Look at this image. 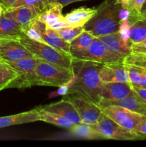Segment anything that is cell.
I'll return each mask as SVG.
<instances>
[{"mask_svg": "<svg viewBox=\"0 0 146 147\" xmlns=\"http://www.w3.org/2000/svg\"><path fill=\"white\" fill-rule=\"evenodd\" d=\"M40 60L37 57H32L15 62L4 61L18 73L17 78L10 83L8 88H23L34 86H40V80L35 71L36 66Z\"/></svg>", "mask_w": 146, "mask_h": 147, "instance_id": "obj_6", "label": "cell"}, {"mask_svg": "<svg viewBox=\"0 0 146 147\" xmlns=\"http://www.w3.org/2000/svg\"><path fill=\"white\" fill-rule=\"evenodd\" d=\"M0 5H1V4H0Z\"/></svg>", "mask_w": 146, "mask_h": 147, "instance_id": "obj_41", "label": "cell"}, {"mask_svg": "<svg viewBox=\"0 0 146 147\" xmlns=\"http://www.w3.org/2000/svg\"><path fill=\"white\" fill-rule=\"evenodd\" d=\"M140 88H146V66L145 67V70L144 73H143V79H142V81L140 83Z\"/></svg>", "mask_w": 146, "mask_h": 147, "instance_id": "obj_36", "label": "cell"}, {"mask_svg": "<svg viewBox=\"0 0 146 147\" xmlns=\"http://www.w3.org/2000/svg\"><path fill=\"white\" fill-rule=\"evenodd\" d=\"M18 76V73L3 62L0 64V91L8 88L10 83Z\"/></svg>", "mask_w": 146, "mask_h": 147, "instance_id": "obj_26", "label": "cell"}, {"mask_svg": "<svg viewBox=\"0 0 146 147\" xmlns=\"http://www.w3.org/2000/svg\"><path fill=\"white\" fill-rule=\"evenodd\" d=\"M37 109L40 115V120L42 121L68 129H72L75 125L60 115L47 111L42 108H37Z\"/></svg>", "mask_w": 146, "mask_h": 147, "instance_id": "obj_23", "label": "cell"}, {"mask_svg": "<svg viewBox=\"0 0 146 147\" xmlns=\"http://www.w3.org/2000/svg\"><path fill=\"white\" fill-rule=\"evenodd\" d=\"M38 121L41 120H40V113L37 108L35 109H32V110L18 113V114L0 117V129L14 126V125Z\"/></svg>", "mask_w": 146, "mask_h": 147, "instance_id": "obj_20", "label": "cell"}, {"mask_svg": "<svg viewBox=\"0 0 146 147\" xmlns=\"http://www.w3.org/2000/svg\"><path fill=\"white\" fill-rule=\"evenodd\" d=\"M96 9V14L84 25V30L95 37L119 32L130 17L121 0H105Z\"/></svg>", "mask_w": 146, "mask_h": 147, "instance_id": "obj_2", "label": "cell"}, {"mask_svg": "<svg viewBox=\"0 0 146 147\" xmlns=\"http://www.w3.org/2000/svg\"><path fill=\"white\" fill-rule=\"evenodd\" d=\"M131 52L146 55V39L140 42L132 45Z\"/></svg>", "mask_w": 146, "mask_h": 147, "instance_id": "obj_30", "label": "cell"}, {"mask_svg": "<svg viewBox=\"0 0 146 147\" xmlns=\"http://www.w3.org/2000/svg\"><path fill=\"white\" fill-rule=\"evenodd\" d=\"M24 34L22 27L12 19L4 14L0 17V40H19Z\"/></svg>", "mask_w": 146, "mask_h": 147, "instance_id": "obj_21", "label": "cell"}, {"mask_svg": "<svg viewBox=\"0 0 146 147\" xmlns=\"http://www.w3.org/2000/svg\"><path fill=\"white\" fill-rule=\"evenodd\" d=\"M97 12V9L80 7L64 16V27H84Z\"/></svg>", "mask_w": 146, "mask_h": 147, "instance_id": "obj_19", "label": "cell"}, {"mask_svg": "<svg viewBox=\"0 0 146 147\" xmlns=\"http://www.w3.org/2000/svg\"><path fill=\"white\" fill-rule=\"evenodd\" d=\"M140 14H146V0L145 1L144 4H143V7H142L141 9V13Z\"/></svg>", "mask_w": 146, "mask_h": 147, "instance_id": "obj_37", "label": "cell"}, {"mask_svg": "<svg viewBox=\"0 0 146 147\" xmlns=\"http://www.w3.org/2000/svg\"><path fill=\"white\" fill-rule=\"evenodd\" d=\"M136 131L146 135V118L140 122V123L138 125L137 129H136Z\"/></svg>", "mask_w": 146, "mask_h": 147, "instance_id": "obj_33", "label": "cell"}, {"mask_svg": "<svg viewBox=\"0 0 146 147\" xmlns=\"http://www.w3.org/2000/svg\"><path fill=\"white\" fill-rule=\"evenodd\" d=\"M21 44L39 60L57 65L72 70L73 58L70 54L62 52L45 42L30 38L25 34L19 39Z\"/></svg>", "mask_w": 146, "mask_h": 147, "instance_id": "obj_3", "label": "cell"}, {"mask_svg": "<svg viewBox=\"0 0 146 147\" xmlns=\"http://www.w3.org/2000/svg\"><path fill=\"white\" fill-rule=\"evenodd\" d=\"M73 58L92 61L101 64L123 61L124 57L110 51L97 37L93 40L90 45L86 50L78 53H71Z\"/></svg>", "mask_w": 146, "mask_h": 147, "instance_id": "obj_8", "label": "cell"}, {"mask_svg": "<svg viewBox=\"0 0 146 147\" xmlns=\"http://www.w3.org/2000/svg\"><path fill=\"white\" fill-rule=\"evenodd\" d=\"M125 65L126 68H127L130 84L133 86L139 87L142 81V79H143L145 66H139L131 64Z\"/></svg>", "mask_w": 146, "mask_h": 147, "instance_id": "obj_28", "label": "cell"}, {"mask_svg": "<svg viewBox=\"0 0 146 147\" xmlns=\"http://www.w3.org/2000/svg\"><path fill=\"white\" fill-rule=\"evenodd\" d=\"M91 126L104 139L124 141L143 140L146 139L145 134L125 129L103 113L100 116L98 122Z\"/></svg>", "mask_w": 146, "mask_h": 147, "instance_id": "obj_7", "label": "cell"}, {"mask_svg": "<svg viewBox=\"0 0 146 147\" xmlns=\"http://www.w3.org/2000/svg\"><path fill=\"white\" fill-rule=\"evenodd\" d=\"M100 77L103 83H130L127 68L123 61L103 64L100 71Z\"/></svg>", "mask_w": 146, "mask_h": 147, "instance_id": "obj_13", "label": "cell"}, {"mask_svg": "<svg viewBox=\"0 0 146 147\" xmlns=\"http://www.w3.org/2000/svg\"><path fill=\"white\" fill-rule=\"evenodd\" d=\"M4 8L2 7V6L0 5V17H1L3 14H4Z\"/></svg>", "mask_w": 146, "mask_h": 147, "instance_id": "obj_38", "label": "cell"}, {"mask_svg": "<svg viewBox=\"0 0 146 147\" xmlns=\"http://www.w3.org/2000/svg\"><path fill=\"white\" fill-rule=\"evenodd\" d=\"M97 38L101 40L106 47L115 54L125 57L131 53L132 42L130 39H125L119 32L100 36Z\"/></svg>", "mask_w": 146, "mask_h": 147, "instance_id": "obj_14", "label": "cell"}, {"mask_svg": "<svg viewBox=\"0 0 146 147\" xmlns=\"http://www.w3.org/2000/svg\"><path fill=\"white\" fill-rule=\"evenodd\" d=\"M86 1V0H57L55 1V3H59V4H62L63 7H64V6H67L68 4H72V3L77 2V1Z\"/></svg>", "mask_w": 146, "mask_h": 147, "instance_id": "obj_35", "label": "cell"}, {"mask_svg": "<svg viewBox=\"0 0 146 147\" xmlns=\"http://www.w3.org/2000/svg\"><path fill=\"white\" fill-rule=\"evenodd\" d=\"M70 131L75 136L78 137L83 138L87 139H104L101 134L96 131L91 125L85 124V123H80L76 124L72 129H70Z\"/></svg>", "mask_w": 146, "mask_h": 147, "instance_id": "obj_25", "label": "cell"}, {"mask_svg": "<svg viewBox=\"0 0 146 147\" xmlns=\"http://www.w3.org/2000/svg\"><path fill=\"white\" fill-rule=\"evenodd\" d=\"M145 0H121L123 7L129 11L130 17L127 22L130 24L133 20L140 15L142 7Z\"/></svg>", "mask_w": 146, "mask_h": 147, "instance_id": "obj_27", "label": "cell"}, {"mask_svg": "<svg viewBox=\"0 0 146 147\" xmlns=\"http://www.w3.org/2000/svg\"><path fill=\"white\" fill-rule=\"evenodd\" d=\"M34 55L21 44L19 40H0V59L5 62H15Z\"/></svg>", "mask_w": 146, "mask_h": 147, "instance_id": "obj_11", "label": "cell"}, {"mask_svg": "<svg viewBox=\"0 0 146 147\" xmlns=\"http://www.w3.org/2000/svg\"><path fill=\"white\" fill-rule=\"evenodd\" d=\"M145 65H146V55H145Z\"/></svg>", "mask_w": 146, "mask_h": 147, "instance_id": "obj_39", "label": "cell"}, {"mask_svg": "<svg viewBox=\"0 0 146 147\" xmlns=\"http://www.w3.org/2000/svg\"><path fill=\"white\" fill-rule=\"evenodd\" d=\"M42 12V11L41 9L35 6H23L6 10L4 14L6 17L12 19L17 24H19L25 33L33 20L37 18Z\"/></svg>", "mask_w": 146, "mask_h": 147, "instance_id": "obj_12", "label": "cell"}, {"mask_svg": "<svg viewBox=\"0 0 146 147\" xmlns=\"http://www.w3.org/2000/svg\"><path fill=\"white\" fill-rule=\"evenodd\" d=\"M129 39L136 44L146 39V14H140L130 23Z\"/></svg>", "mask_w": 146, "mask_h": 147, "instance_id": "obj_22", "label": "cell"}, {"mask_svg": "<svg viewBox=\"0 0 146 147\" xmlns=\"http://www.w3.org/2000/svg\"><path fill=\"white\" fill-rule=\"evenodd\" d=\"M83 31H84V27H63L60 30H57L59 36L63 40L69 43L71 42L77 36L80 35Z\"/></svg>", "mask_w": 146, "mask_h": 147, "instance_id": "obj_29", "label": "cell"}, {"mask_svg": "<svg viewBox=\"0 0 146 147\" xmlns=\"http://www.w3.org/2000/svg\"><path fill=\"white\" fill-rule=\"evenodd\" d=\"M63 7L59 3H54L43 11L38 17L45 23L49 28L55 30H60L64 27V16L62 13Z\"/></svg>", "mask_w": 146, "mask_h": 147, "instance_id": "obj_18", "label": "cell"}, {"mask_svg": "<svg viewBox=\"0 0 146 147\" xmlns=\"http://www.w3.org/2000/svg\"><path fill=\"white\" fill-rule=\"evenodd\" d=\"M101 109L102 112L107 117L125 129L133 131H136L140 122L146 118L145 116L116 105H110Z\"/></svg>", "mask_w": 146, "mask_h": 147, "instance_id": "obj_9", "label": "cell"}, {"mask_svg": "<svg viewBox=\"0 0 146 147\" xmlns=\"http://www.w3.org/2000/svg\"><path fill=\"white\" fill-rule=\"evenodd\" d=\"M3 62H4V61H3V60H1V59H0V64H1V63H2Z\"/></svg>", "mask_w": 146, "mask_h": 147, "instance_id": "obj_40", "label": "cell"}, {"mask_svg": "<svg viewBox=\"0 0 146 147\" xmlns=\"http://www.w3.org/2000/svg\"><path fill=\"white\" fill-rule=\"evenodd\" d=\"M17 0H0V4L4 8V11L9 9Z\"/></svg>", "mask_w": 146, "mask_h": 147, "instance_id": "obj_32", "label": "cell"}, {"mask_svg": "<svg viewBox=\"0 0 146 147\" xmlns=\"http://www.w3.org/2000/svg\"><path fill=\"white\" fill-rule=\"evenodd\" d=\"M94 38L95 37L93 36L91 33L86 30L83 31L80 35L77 36L70 43V54L86 50L90 45Z\"/></svg>", "mask_w": 146, "mask_h": 147, "instance_id": "obj_24", "label": "cell"}, {"mask_svg": "<svg viewBox=\"0 0 146 147\" xmlns=\"http://www.w3.org/2000/svg\"><path fill=\"white\" fill-rule=\"evenodd\" d=\"M57 0H42V11H44L47 9V8L50 7L52 4L55 3Z\"/></svg>", "mask_w": 146, "mask_h": 147, "instance_id": "obj_34", "label": "cell"}, {"mask_svg": "<svg viewBox=\"0 0 146 147\" xmlns=\"http://www.w3.org/2000/svg\"><path fill=\"white\" fill-rule=\"evenodd\" d=\"M110 105H116L125 108L128 110L135 113H140L146 116V103L142 100L141 98L133 90V93L127 97L117 100H101L99 104L100 108Z\"/></svg>", "mask_w": 146, "mask_h": 147, "instance_id": "obj_17", "label": "cell"}, {"mask_svg": "<svg viewBox=\"0 0 146 147\" xmlns=\"http://www.w3.org/2000/svg\"><path fill=\"white\" fill-rule=\"evenodd\" d=\"M35 71L40 86L62 88L67 86L74 78L72 70L42 60L37 63Z\"/></svg>", "mask_w": 146, "mask_h": 147, "instance_id": "obj_4", "label": "cell"}, {"mask_svg": "<svg viewBox=\"0 0 146 147\" xmlns=\"http://www.w3.org/2000/svg\"><path fill=\"white\" fill-rule=\"evenodd\" d=\"M24 34L33 40L45 42L60 51L70 54V43L63 40L57 30L47 27L38 17L33 20Z\"/></svg>", "mask_w": 146, "mask_h": 147, "instance_id": "obj_5", "label": "cell"}, {"mask_svg": "<svg viewBox=\"0 0 146 147\" xmlns=\"http://www.w3.org/2000/svg\"><path fill=\"white\" fill-rule=\"evenodd\" d=\"M133 92V87L130 83H103L101 93L102 100H120L127 97Z\"/></svg>", "mask_w": 146, "mask_h": 147, "instance_id": "obj_16", "label": "cell"}, {"mask_svg": "<svg viewBox=\"0 0 146 147\" xmlns=\"http://www.w3.org/2000/svg\"><path fill=\"white\" fill-rule=\"evenodd\" d=\"M133 90L140 96L142 100L146 103V88H143L137 87V86H133Z\"/></svg>", "mask_w": 146, "mask_h": 147, "instance_id": "obj_31", "label": "cell"}, {"mask_svg": "<svg viewBox=\"0 0 146 147\" xmlns=\"http://www.w3.org/2000/svg\"><path fill=\"white\" fill-rule=\"evenodd\" d=\"M102 65L95 62L73 58L74 78L70 83L71 85L66 93L77 94L96 104H100L102 100L103 84L100 77V71Z\"/></svg>", "mask_w": 146, "mask_h": 147, "instance_id": "obj_1", "label": "cell"}, {"mask_svg": "<svg viewBox=\"0 0 146 147\" xmlns=\"http://www.w3.org/2000/svg\"><path fill=\"white\" fill-rule=\"evenodd\" d=\"M64 98L69 99L77 110L82 123L94 125L98 122L102 115V109L99 105L74 93H66Z\"/></svg>", "mask_w": 146, "mask_h": 147, "instance_id": "obj_10", "label": "cell"}, {"mask_svg": "<svg viewBox=\"0 0 146 147\" xmlns=\"http://www.w3.org/2000/svg\"><path fill=\"white\" fill-rule=\"evenodd\" d=\"M41 108L47 111L60 115L75 125L82 123L81 119L74 105L66 98L60 101L46 105Z\"/></svg>", "mask_w": 146, "mask_h": 147, "instance_id": "obj_15", "label": "cell"}]
</instances>
